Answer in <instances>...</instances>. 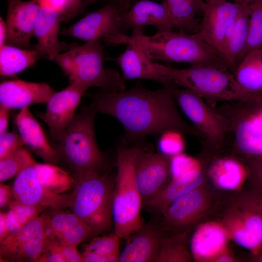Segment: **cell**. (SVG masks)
<instances>
[{
  "mask_svg": "<svg viewBox=\"0 0 262 262\" xmlns=\"http://www.w3.org/2000/svg\"><path fill=\"white\" fill-rule=\"evenodd\" d=\"M176 104L171 87L149 90L139 84L119 92L101 90L93 96L90 103L97 113L116 119L131 140L172 131L203 138L199 131L185 121Z\"/></svg>",
  "mask_w": 262,
  "mask_h": 262,
  "instance_id": "cell-1",
  "label": "cell"
},
{
  "mask_svg": "<svg viewBox=\"0 0 262 262\" xmlns=\"http://www.w3.org/2000/svg\"><path fill=\"white\" fill-rule=\"evenodd\" d=\"M132 29V34L123 35L117 45L132 44L141 49L153 62L185 63L193 65L212 66L232 70L214 49L198 32L193 33L173 29L157 30L153 35L144 33L143 28Z\"/></svg>",
  "mask_w": 262,
  "mask_h": 262,
  "instance_id": "cell-2",
  "label": "cell"
},
{
  "mask_svg": "<svg viewBox=\"0 0 262 262\" xmlns=\"http://www.w3.org/2000/svg\"><path fill=\"white\" fill-rule=\"evenodd\" d=\"M76 187L69 206L96 237L114 224L113 206L115 183L106 174L90 171L74 174Z\"/></svg>",
  "mask_w": 262,
  "mask_h": 262,
  "instance_id": "cell-3",
  "label": "cell"
},
{
  "mask_svg": "<svg viewBox=\"0 0 262 262\" xmlns=\"http://www.w3.org/2000/svg\"><path fill=\"white\" fill-rule=\"evenodd\" d=\"M226 203L225 192L215 189L207 180L169 205L160 228L167 236L193 232L199 225L215 220Z\"/></svg>",
  "mask_w": 262,
  "mask_h": 262,
  "instance_id": "cell-4",
  "label": "cell"
},
{
  "mask_svg": "<svg viewBox=\"0 0 262 262\" xmlns=\"http://www.w3.org/2000/svg\"><path fill=\"white\" fill-rule=\"evenodd\" d=\"M155 65L174 85L193 91L208 103L246 101L251 95L240 85L229 69L207 65H193L183 69L156 63Z\"/></svg>",
  "mask_w": 262,
  "mask_h": 262,
  "instance_id": "cell-5",
  "label": "cell"
},
{
  "mask_svg": "<svg viewBox=\"0 0 262 262\" xmlns=\"http://www.w3.org/2000/svg\"><path fill=\"white\" fill-rule=\"evenodd\" d=\"M96 111L90 104L75 114L64 134L54 147L60 160L74 174L94 171L103 172L107 166L104 154L96 141L94 120Z\"/></svg>",
  "mask_w": 262,
  "mask_h": 262,
  "instance_id": "cell-6",
  "label": "cell"
},
{
  "mask_svg": "<svg viewBox=\"0 0 262 262\" xmlns=\"http://www.w3.org/2000/svg\"><path fill=\"white\" fill-rule=\"evenodd\" d=\"M141 150L137 145L117 150L113 214L114 234L119 239L130 237L142 227L140 214L143 203L134 175L135 161Z\"/></svg>",
  "mask_w": 262,
  "mask_h": 262,
  "instance_id": "cell-7",
  "label": "cell"
},
{
  "mask_svg": "<svg viewBox=\"0 0 262 262\" xmlns=\"http://www.w3.org/2000/svg\"><path fill=\"white\" fill-rule=\"evenodd\" d=\"M54 61L70 83L78 82L88 88L99 87L107 91L125 90L119 73L104 67V53L100 39L86 42L58 54Z\"/></svg>",
  "mask_w": 262,
  "mask_h": 262,
  "instance_id": "cell-8",
  "label": "cell"
},
{
  "mask_svg": "<svg viewBox=\"0 0 262 262\" xmlns=\"http://www.w3.org/2000/svg\"><path fill=\"white\" fill-rule=\"evenodd\" d=\"M230 102L217 110L227 119L233 134L230 153L241 158L262 157V106L252 102Z\"/></svg>",
  "mask_w": 262,
  "mask_h": 262,
  "instance_id": "cell-9",
  "label": "cell"
},
{
  "mask_svg": "<svg viewBox=\"0 0 262 262\" xmlns=\"http://www.w3.org/2000/svg\"><path fill=\"white\" fill-rule=\"evenodd\" d=\"M171 88L176 102L202 134L204 150L213 154L222 153L225 140L230 132L227 119L193 91L176 86Z\"/></svg>",
  "mask_w": 262,
  "mask_h": 262,
  "instance_id": "cell-10",
  "label": "cell"
},
{
  "mask_svg": "<svg viewBox=\"0 0 262 262\" xmlns=\"http://www.w3.org/2000/svg\"><path fill=\"white\" fill-rule=\"evenodd\" d=\"M124 10L115 1H110L60 33L85 42L103 38L106 45L115 46L116 41L125 34L122 23Z\"/></svg>",
  "mask_w": 262,
  "mask_h": 262,
  "instance_id": "cell-11",
  "label": "cell"
},
{
  "mask_svg": "<svg viewBox=\"0 0 262 262\" xmlns=\"http://www.w3.org/2000/svg\"><path fill=\"white\" fill-rule=\"evenodd\" d=\"M214 221L222 225L230 241L248 250L252 257L262 252L261 214L227 202Z\"/></svg>",
  "mask_w": 262,
  "mask_h": 262,
  "instance_id": "cell-12",
  "label": "cell"
},
{
  "mask_svg": "<svg viewBox=\"0 0 262 262\" xmlns=\"http://www.w3.org/2000/svg\"><path fill=\"white\" fill-rule=\"evenodd\" d=\"M199 158L209 182L215 189L234 192L244 188L249 170L242 159L231 153L212 154L205 150Z\"/></svg>",
  "mask_w": 262,
  "mask_h": 262,
  "instance_id": "cell-13",
  "label": "cell"
},
{
  "mask_svg": "<svg viewBox=\"0 0 262 262\" xmlns=\"http://www.w3.org/2000/svg\"><path fill=\"white\" fill-rule=\"evenodd\" d=\"M88 88L80 83H70L65 89L54 93L47 103L45 113L37 114L48 126L54 143L61 138L72 120L81 99Z\"/></svg>",
  "mask_w": 262,
  "mask_h": 262,
  "instance_id": "cell-14",
  "label": "cell"
},
{
  "mask_svg": "<svg viewBox=\"0 0 262 262\" xmlns=\"http://www.w3.org/2000/svg\"><path fill=\"white\" fill-rule=\"evenodd\" d=\"M245 5L227 0H208L204 3L197 32L221 55L226 33Z\"/></svg>",
  "mask_w": 262,
  "mask_h": 262,
  "instance_id": "cell-15",
  "label": "cell"
},
{
  "mask_svg": "<svg viewBox=\"0 0 262 262\" xmlns=\"http://www.w3.org/2000/svg\"><path fill=\"white\" fill-rule=\"evenodd\" d=\"M29 165L16 176L13 185L15 199L32 205H38L53 209L69 208L72 196L61 194L46 188L38 180L34 164Z\"/></svg>",
  "mask_w": 262,
  "mask_h": 262,
  "instance_id": "cell-16",
  "label": "cell"
},
{
  "mask_svg": "<svg viewBox=\"0 0 262 262\" xmlns=\"http://www.w3.org/2000/svg\"><path fill=\"white\" fill-rule=\"evenodd\" d=\"M170 156L163 153H151L142 149L135 164V180L146 205L165 185L170 176Z\"/></svg>",
  "mask_w": 262,
  "mask_h": 262,
  "instance_id": "cell-17",
  "label": "cell"
},
{
  "mask_svg": "<svg viewBox=\"0 0 262 262\" xmlns=\"http://www.w3.org/2000/svg\"><path fill=\"white\" fill-rule=\"evenodd\" d=\"M7 0L6 44L29 49L31 46V39L33 35L40 6L37 0Z\"/></svg>",
  "mask_w": 262,
  "mask_h": 262,
  "instance_id": "cell-18",
  "label": "cell"
},
{
  "mask_svg": "<svg viewBox=\"0 0 262 262\" xmlns=\"http://www.w3.org/2000/svg\"><path fill=\"white\" fill-rule=\"evenodd\" d=\"M55 92L46 83L21 80L5 81L0 84V105L10 109H22L47 103Z\"/></svg>",
  "mask_w": 262,
  "mask_h": 262,
  "instance_id": "cell-19",
  "label": "cell"
},
{
  "mask_svg": "<svg viewBox=\"0 0 262 262\" xmlns=\"http://www.w3.org/2000/svg\"><path fill=\"white\" fill-rule=\"evenodd\" d=\"M230 241L222 226L216 221H210L199 225L190 239L192 259L197 262H213L229 246Z\"/></svg>",
  "mask_w": 262,
  "mask_h": 262,
  "instance_id": "cell-20",
  "label": "cell"
},
{
  "mask_svg": "<svg viewBox=\"0 0 262 262\" xmlns=\"http://www.w3.org/2000/svg\"><path fill=\"white\" fill-rule=\"evenodd\" d=\"M63 21L62 15L58 12L40 7L33 33L37 42L33 48L50 60L54 61L58 54L78 45L59 40L60 24Z\"/></svg>",
  "mask_w": 262,
  "mask_h": 262,
  "instance_id": "cell-21",
  "label": "cell"
},
{
  "mask_svg": "<svg viewBox=\"0 0 262 262\" xmlns=\"http://www.w3.org/2000/svg\"><path fill=\"white\" fill-rule=\"evenodd\" d=\"M126 49L113 60L120 66L122 79H146L159 82L164 86H174L169 78L162 74L154 63L138 47L127 44Z\"/></svg>",
  "mask_w": 262,
  "mask_h": 262,
  "instance_id": "cell-22",
  "label": "cell"
},
{
  "mask_svg": "<svg viewBox=\"0 0 262 262\" xmlns=\"http://www.w3.org/2000/svg\"><path fill=\"white\" fill-rule=\"evenodd\" d=\"M14 121L24 146H27L46 163L57 164L60 162L58 152L49 143L38 122L28 107L21 109Z\"/></svg>",
  "mask_w": 262,
  "mask_h": 262,
  "instance_id": "cell-23",
  "label": "cell"
},
{
  "mask_svg": "<svg viewBox=\"0 0 262 262\" xmlns=\"http://www.w3.org/2000/svg\"><path fill=\"white\" fill-rule=\"evenodd\" d=\"M122 23L124 31L147 26H154L157 30L174 28L166 4L150 0H139L124 10Z\"/></svg>",
  "mask_w": 262,
  "mask_h": 262,
  "instance_id": "cell-24",
  "label": "cell"
},
{
  "mask_svg": "<svg viewBox=\"0 0 262 262\" xmlns=\"http://www.w3.org/2000/svg\"><path fill=\"white\" fill-rule=\"evenodd\" d=\"M163 233L160 225L142 226L120 252L119 262H156Z\"/></svg>",
  "mask_w": 262,
  "mask_h": 262,
  "instance_id": "cell-25",
  "label": "cell"
},
{
  "mask_svg": "<svg viewBox=\"0 0 262 262\" xmlns=\"http://www.w3.org/2000/svg\"><path fill=\"white\" fill-rule=\"evenodd\" d=\"M207 180L203 164L201 169L192 171L180 177L171 180L145 205L163 215L174 201L198 187Z\"/></svg>",
  "mask_w": 262,
  "mask_h": 262,
  "instance_id": "cell-26",
  "label": "cell"
},
{
  "mask_svg": "<svg viewBox=\"0 0 262 262\" xmlns=\"http://www.w3.org/2000/svg\"><path fill=\"white\" fill-rule=\"evenodd\" d=\"M249 16L248 5L242 11L228 29L221 55L234 73L245 49L248 32Z\"/></svg>",
  "mask_w": 262,
  "mask_h": 262,
  "instance_id": "cell-27",
  "label": "cell"
},
{
  "mask_svg": "<svg viewBox=\"0 0 262 262\" xmlns=\"http://www.w3.org/2000/svg\"><path fill=\"white\" fill-rule=\"evenodd\" d=\"M233 74L238 83L248 94H262V48L246 54Z\"/></svg>",
  "mask_w": 262,
  "mask_h": 262,
  "instance_id": "cell-28",
  "label": "cell"
},
{
  "mask_svg": "<svg viewBox=\"0 0 262 262\" xmlns=\"http://www.w3.org/2000/svg\"><path fill=\"white\" fill-rule=\"evenodd\" d=\"M44 56L37 50L6 44L0 48V74L12 76L33 66Z\"/></svg>",
  "mask_w": 262,
  "mask_h": 262,
  "instance_id": "cell-29",
  "label": "cell"
},
{
  "mask_svg": "<svg viewBox=\"0 0 262 262\" xmlns=\"http://www.w3.org/2000/svg\"><path fill=\"white\" fill-rule=\"evenodd\" d=\"M49 235L45 215L32 220L16 233L9 234L0 243V256L12 261L19 248L34 238Z\"/></svg>",
  "mask_w": 262,
  "mask_h": 262,
  "instance_id": "cell-30",
  "label": "cell"
},
{
  "mask_svg": "<svg viewBox=\"0 0 262 262\" xmlns=\"http://www.w3.org/2000/svg\"><path fill=\"white\" fill-rule=\"evenodd\" d=\"M166 5L174 28L187 33L198 31L199 24L196 15L203 12L205 2L203 0H164Z\"/></svg>",
  "mask_w": 262,
  "mask_h": 262,
  "instance_id": "cell-31",
  "label": "cell"
},
{
  "mask_svg": "<svg viewBox=\"0 0 262 262\" xmlns=\"http://www.w3.org/2000/svg\"><path fill=\"white\" fill-rule=\"evenodd\" d=\"M34 168L41 183L54 193L61 194L75 184L74 177L56 164L36 163Z\"/></svg>",
  "mask_w": 262,
  "mask_h": 262,
  "instance_id": "cell-32",
  "label": "cell"
},
{
  "mask_svg": "<svg viewBox=\"0 0 262 262\" xmlns=\"http://www.w3.org/2000/svg\"><path fill=\"white\" fill-rule=\"evenodd\" d=\"M192 233L186 232L173 236L163 234L156 262H191L193 259L188 244Z\"/></svg>",
  "mask_w": 262,
  "mask_h": 262,
  "instance_id": "cell-33",
  "label": "cell"
},
{
  "mask_svg": "<svg viewBox=\"0 0 262 262\" xmlns=\"http://www.w3.org/2000/svg\"><path fill=\"white\" fill-rule=\"evenodd\" d=\"M47 208L32 205L15 199L6 212V219L9 234L16 232L26 224L38 218Z\"/></svg>",
  "mask_w": 262,
  "mask_h": 262,
  "instance_id": "cell-34",
  "label": "cell"
},
{
  "mask_svg": "<svg viewBox=\"0 0 262 262\" xmlns=\"http://www.w3.org/2000/svg\"><path fill=\"white\" fill-rule=\"evenodd\" d=\"M36 161L30 152L23 147L0 159V182H3L16 176L27 166Z\"/></svg>",
  "mask_w": 262,
  "mask_h": 262,
  "instance_id": "cell-35",
  "label": "cell"
},
{
  "mask_svg": "<svg viewBox=\"0 0 262 262\" xmlns=\"http://www.w3.org/2000/svg\"><path fill=\"white\" fill-rule=\"evenodd\" d=\"M249 22L247 41L239 62L249 52L262 48V1L248 5Z\"/></svg>",
  "mask_w": 262,
  "mask_h": 262,
  "instance_id": "cell-36",
  "label": "cell"
},
{
  "mask_svg": "<svg viewBox=\"0 0 262 262\" xmlns=\"http://www.w3.org/2000/svg\"><path fill=\"white\" fill-rule=\"evenodd\" d=\"M228 203L249 210L262 215V190L244 188L238 191L225 192Z\"/></svg>",
  "mask_w": 262,
  "mask_h": 262,
  "instance_id": "cell-37",
  "label": "cell"
},
{
  "mask_svg": "<svg viewBox=\"0 0 262 262\" xmlns=\"http://www.w3.org/2000/svg\"><path fill=\"white\" fill-rule=\"evenodd\" d=\"M52 211L44 213L46 220L48 235L56 237L64 233L71 227L82 221L73 212L63 211L59 209L52 208Z\"/></svg>",
  "mask_w": 262,
  "mask_h": 262,
  "instance_id": "cell-38",
  "label": "cell"
},
{
  "mask_svg": "<svg viewBox=\"0 0 262 262\" xmlns=\"http://www.w3.org/2000/svg\"><path fill=\"white\" fill-rule=\"evenodd\" d=\"M119 238L115 234L95 237L84 248L92 250L107 258L109 262H119Z\"/></svg>",
  "mask_w": 262,
  "mask_h": 262,
  "instance_id": "cell-39",
  "label": "cell"
},
{
  "mask_svg": "<svg viewBox=\"0 0 262 262\" xmlns=\"http://www.w3.org/2000/svg\"><path fill=\"white\" fill-rule=\"evenodd\" d=\"M49 237L34 238L25 243L16 252L12 261L37 262L46 248Z\"/></svg>",
  "mask_w": 262,
  "mask_h": 262,
  "instance_id": "cell-40",
  "label": "cell"
},
{
  "mask_svg": "<svg viewBox=\"0 0 262 262\" xmlns=\"http://www.w3.org/2000/svg\"><path fill=\"white\" fill-rule=\"evenodd\" d=\"M203 167L201 160L182 153L170 157V176L175 179Z\"/></svg>",
  "mask_w": 262,
  "mask_h": 262,
  "instance_id": "cell-41",
  "label": "cell"
},
{
  "mask_svg": "<svg viewBox=\"0 0 262 262\" xmlns=\"http://www.w3.org/2000/svg\"><path fill=\"white\" fill-rule=\"evenodd\" d=\"M92 236L90 227L83 221L71 227L56 238L65 245L75 248L89 237Z\"/></svg>",
  "mask_w": 262,
  "mask_h": 262,
  "instance_id": "cell-42",
  "label": "cell"
},
{
  "mask_svg": "<svg viewBox=\"0 0 262 262\" xmlns=\"http://www.w3.org/2000/svg\"><path fill=\"white\" fill-rule=\"evenodd\" d=\"M181 134L173 131L162 134L159 142L162 153L171 157L182 153L185 144Z\"/></svg>",
  "mask_w": 262,
  "mask_h": 262,
  "instance_id": "cell-43",
  "label": "cell"
},
{
  "mask_svg": "<svg viewBox=\"0 0 262 262\" xmlns=\"http://www.w3.org/2000/svg\"><path fill=\"white\" fill-rule=\"evenodd\" d=\"M246 163L249 175L244 188L262 190V157L242 158Z\"/></svg>",
  "mask_w": 262,
  "mask_h": 262,
  "instance_id": "cell-44",
  "label": "cell"
},
{
  "mask_svg": "<svg viewBox=\"0 0 262 262\" xmlns=\"http://www.w3.org/2000/svg\"><path fill=\"white\" fill-rule=\"evenodd\" d=\"M14 120L12 132H6L0 135V159L8 156L17 149L24 146L19 133L16 131Z\"/></svg>",
  "mask_w": 262,
  "mask_h": 262,
  "instance_id": "cell-45",
  "label": "cell"
},
{
  "mask_svg": "<svg viewBox=\"0 0 262 262\" xmlns=\"http://www.w3.org/2000/svg\"><path fill=\"white\" fill-rule=\"evenodd\" d=\"M56 247L66 262H83L82 254L79 252L77 248L63 245L57 239Z\"/></svg>",
  "mask_w": 262,
  "mask_h": 262,
  "instance_id": "cell-46",
  "label": "cell"
},
{
  "mask_svg": "<svg viewBox=\"0 0 262 262\" xmlns=\"http://www.w3.org/2000/svg\"><path fill=\"white\" fill-rule=\"evenodd\" d=\"M40 7H45L61 14L63 21L68 9L67 0H37Z\"/></svg>",
  "mask_w": 262,
  "mask_h": 262,
  "instance_id": "cell-47",
  "label": "cell"
},
{
  "mask_svg": "<svg viewBox=\"0 0 262 262\" xmlns=\"http://www.w3.org/2000/svg\"><path fill=\"white\" fill-rule=\"evenodd\" d=\"M15 199L12 186L6 185L3 182L0 183V209L3 212L9 210L13 201Z\"/></svg>",
  "mask_w": 262,
  "mask_h": 262,
  "instance_id": "cell-48",
  "label": "cell"
},
{
  "mask_svg": "<svg viewBox=\"0 0 262 262\" xmlns=\"http://www.w3.org/2000/svg\"><path fill=\"white\" fill-rule=\"evenodd\" d=\"M68 9L64 17V21H67L75 17L82 10V0H67Z\"/></svg>",
  "mask_w": 262,
  "mask_h": 262,
  "instance_id": "cell-49",
  "label": "cell"
},
{
  "mask_svg": "<svg viewBox=\"0 0 262 262\" xmlns=\"http://www.w3.org/2000/svg\"><path fill=\"white\" fill-rule=\"evenodd\" d=\"M82 255L83 262H109L105 257L88 249L84 248Z\"/></svg>",
  "mask_w": 262,
  "mask_h": 262,
  "instance_id": "cell-50",
  "label": "cell"
},
{
  "mask_svg": "<svg viewBox=\"0 0 262 262\" xmlns=\"http://www.w3.org/2000/svg\"><path fill=\"white\" fill-rule=\"evenodd\" d=\"M10 110L0 105V135L7 131Z\"/></svg>",
  "mask_w": 262,
  "mask_h": 262,
  "instance_id": "cell-51",
  "label": "cell"
},
{
  "mask_svg": "<svg viewBox=\"0 0 262 262\" xmlns=\"http://www.w3.org/2000/svg\"><path fill=\"white\" fill-rule=\"evenodd\" d=\"M240 260L232 252L230 248L228 246L226 249L220 254L213 262H239Z\"/></svg>",
  "mask_w": 262,
  "mask_h": 262,
  "instance_id": "cell-52",
  "label": "cell"
},
{
  "mask_svg": "<svg viewBox=\"0 0 262 262\" xmlns=\"http://www.w3.org/2000/svg\"><path fill=\"white\" fill-rule=\"evenodd\" d=\"M9 234L6 219V212L0 213V243Z\"/></svg>",
  "mask_w": 262,
  "mask_h": 262,
  "instance_id": "cell-53",
  "label": "cell"
},
{
  "mask_svg": "<svg viewBox=\"0 0 262 262\" xmlns=\"http://www.w3.org/2000/svg\"><path fill=\"white\" fill-rule=\"evenodd\" d=\"M7 30L5 21L0 17V48L6 44Z\"/></svg>",
  "mask_w": 262,
  "mask_h": 262,
  "instance_id": "cell-54",
  "label": "cell"
},
{
  "mask_svg": "<svg viewBox=\"0 0 262 262\" xmlns=\"http://www.w3.org/2000/svg\"><path fill=\"white\" fill-rule=\"evenodd\" d=\"M234 2L241 5H248L250 4L262 1V0H233Z\"/></svg>",
  "mask_w": 262,
  "mask_h": 262,
  "instance_id": "cell-55",
  "label": "cell"
},
{
  "mask_svg": "<svg viewBox=\"0 0 262 262\" xmlns=\"http://www.w3.org/2000/svg\"><path fill=\"white\" fill-rule=\"evenodd\" d=\"M252 97L250 102H255L262 106V94L254 95Z\"/></svg>",
  "mask_w": 262,
  "mask_h": 262,
  "instance_id": "cell-56",
  "label": "cell"
},
{
  "mask_svg": "<svg viewBox=\"0 0 262 262\" xmlns=\"http://www.w3.org/2000/svg\"><path fill=\"white\" fill-rule=\"evenodd\" d=\"M115 1V0H83L82 1V10L84 8L87 7L91 4L98 2V1Z\"/></svg>",
  "mask_w": 262,
  "mask_h": 262,
  "instance_id": "cell-57",
  "label": "cell"
},
{
  "mask_svg": "<svg viewBox=\"0 0 262 262\" xmlns=\"http://www.w3.org/2000/svg\"><path fill=\"white\" fill-rule=\"evenodd\" d=\"M133 0H115V1L121 7L124 9H127V6L128 4L130 1Z\"/></svg>",
  "mask_w": 262,
  "mask_h": 262,
  "instance_id": "cell-58",
  "label": "cell"
}]
</instances>
